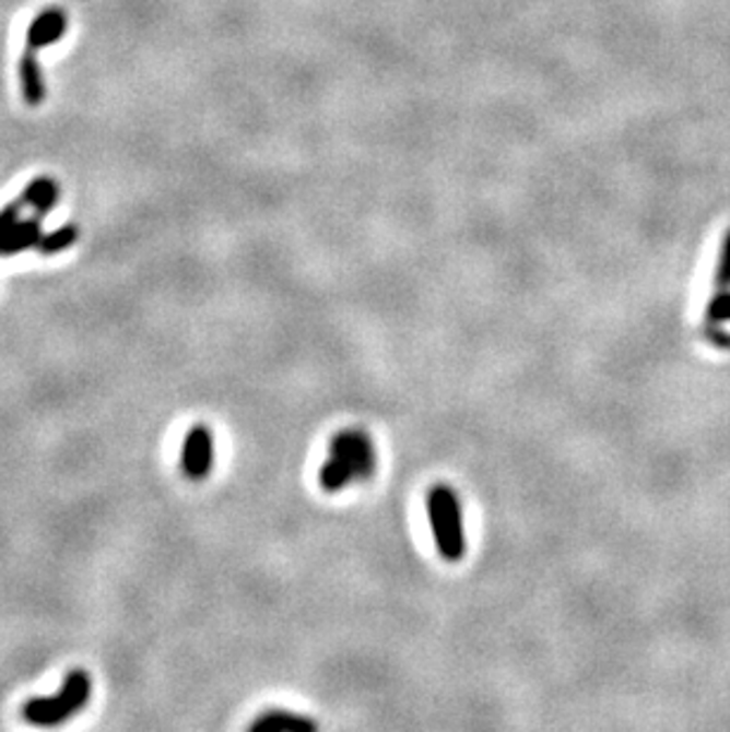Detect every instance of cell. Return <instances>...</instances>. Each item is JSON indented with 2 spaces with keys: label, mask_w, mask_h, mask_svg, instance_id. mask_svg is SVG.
Listing matches in <instances>:
<instances>
[{
  "label": "cell",
  "mask_w": 730,
  "mask_h": 732,
  "mask_svg": "<svg viewBox=\"0 0 730 732\" xmlns=\"http://www.w3.org/2000/svg\"><path fill=\"white\" fill-rule=\"evenodd\" d=\"M427 512L439 555L446 562H460L468 553V541L458 496L448 486H434L427 496Z\"/></svg>",
  "instance_id": "cell-1"
},
{
  "label": "cell",
  "mask_w": 730,
  "mask_h": 732,
  "mask_svg": "<svg viewBox=\"0 0 730 732\" xmlns=\"http://www.w3.org/2000/svg\"><path fill=\"white\" fill-rule=\"evenodd\" d=\"M91 699V678L86 671L74 669L67 673V678L55 697H36L24 704L22 716L32 725H60L67 718H72L79 709H83Z\"/></svg>",
  "instance_id": "cell-2"
},
{
  "label": "cell",
  "mask_w": 730,
  "mask_h": 732,
  "mask_svg": "<svg viewBox=\"0 0 730 732\" xmlns=\"http://www.w3.org/2000/svg\"><path fill=\"white\" fill-rule=\"evenodd\" d=\"M182 472H186L195 482L209 476L214 468V436L207 425H195L182 444L180 456Z\"/></svg>",
  "instance_id": "cell-3"
},
{
  "label": "cell",
  "mask_w": 730,
  "mask_h": 732,
  "mask_svg": "<svg viewBox=\"0 0 730 732\" xmlns=\"http://www.w3.org/2000/svg\"><path fill=\"white\" fill-rule=\"evenodd\" d=\"M330 456L346 458L351 464H354L356 479H365V476L373 474L375 453H373L370 441L365 439L361 432L337 434L332 444H330Z\"/></svg>",
  "instance_id": "cell-4"
},
{
  "label": "cell",
  "mask_w": 730,
  "mask_h": 732,
  "mask_svg": "<svg viewBox=\"0 0 730 732\" xmlns=\"http://www.w3.org/2000/svg\"><path fill=\"white\" fill-rule=\"evenodd\" d=\"M67 12H62L60 8H48L36 15L30 24V29H26V46L40 50V48H48L52 44H58V40L67 34Z\"/></svg>",
  "instance_id": "cell-5"
},
{
  "label": "cell",
  "mask_w": 730,
  "mask_h": 732,
  "mask_svg": "<svg viewBox=\"0 0 730 732\" xmlns=\"http://www.w3.org/2000/svg\"><path fill=\"white\" fill-rule=\"evenodd\" d=\"M20 86H22V97L26 105L38 107L46 101V95H48L46 79L36 60V50L30 46H26L22 60H20Z\"/></svg>",
  "instance_id": "cell-6"
},
{
  "label": "cell",
  "mask_w": 730,
  "mask_h": 732,
  "mask_svg": "<svg viewBox=\"0 0 730 732\" xmlns=\"http://www.w3.org/2000/svg\"><path fill=\"white\" fill-rule=\"evenodd\" d=\"M44 231H40L38 219H26L20 221L3 239H0V257H15L20 251H26L32 247H38Z\"/></svg>",
  "instance_id": "cell-7"
},
{
  "label": "cell",
  "mask_w": 730,
  "mask_h": 732,
  "mask_svg": "<svg viewBox=\"0 0 730 732\" xmlns=\"http://www.w3.org/2000/svg\"><path fill=\"white\" fill-rule=\"evenodd\" d=\"M251 732H316L318 725L304 716L287 711H269L249 725Z\"/></svg>",
  "instance_id": "cell-8"
},
{
  "label": "cell",
  "mask_w": 730,
  "mask_h": 732,
  "mask_svg": "<svg viewBox=\"0 0 730 732\" xmlns=\"http://www.w3.org/2000/svg\"><path fill=\"white\" fill-rule=\"evenodd\" d=\"M60 200V188H58V182H55L52 178L48 176H40V178H34L30 186H26V190L22 192V202L26 206H32L36 209V214H48V211L58 204Z\"/></svg>",
  "instance_id": "cell-9"
},
{
  "label": "cell",
  "mask_w": 730,
  "mask_h": 732,
  "mask_svg": "<svg viewBox=\"0 0 730 732\" xmlns=\"http://www.w3.org/2000/svg\"><path fill=\"white\" fill-rule=\"evenodd\" d=\"M351 479H356L354 464L340 456H330V460L322 464V470H320V486L326 494H337V491H342Z\"/></svg>",
  "instance_id": "cell-10"
},
{
  "label": "cell",
  "mask_w": 730,
  "mask_h": 732,
  "mask_svg": "<svg viewBox=\"0 0 730 732\" xmlns=\"http://www.w3.org/2000/svg\"><path fill=\"white\" fill-rule=\"evenodd\" d=\"M79 239V231L76 225H62V228L52 231L48 235L40 237L38 243V251L40 255H60V251L69 249Z\"/></svg>",
  "instance_id": "cell-11"
},
{
  "label": "cell",
  "mask_w": 730,
  "mask_h": 732,
  "mask_svg": "<svg viewBox=\"0 0 730 732\" xmlns=\"http://www.w3.org/2000/svg\"><path fill=\"white\" fill-rule=\"evenodd\" d=\"M709 322H730V290H719V294L707 304Z\"/></svg>",
  "instance_id": "cell-12"
},
{
  "label": "cell",
  "mask_w": 730,
  "mask_h": 732,
  "mask_svg": "<svg viewBox=\"0 0 730 732\" xmlns=\"http://www.w3.org/2000/svg\"><path fill=\"white\" fill-rule=\"evenodd\" d=\"M716 287L730 290V231L723 237L719 263H716Z\"/></svg>",
  "instance_id": "cell-13"
},
{
  "label": "cell",
  "mask_w": 730,
  "mask_h": 732,
  "mask_svg": "<svg viewBox=\"0 0 730 732\" xmlns=\"http://www.w3.org/2000/svg\"><path fill=\"white\" fill-rule=\"evenodd\" d=\"M22 204L24 202H17V204H10L5 206L3 211H0V239H3L12 228H15V225L22 221L20 216V211H22Z\"/></svg>",
  "instance_id": "cell-14"
}]
</instances>
